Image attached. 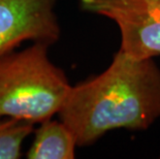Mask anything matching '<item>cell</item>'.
I'll return each instance as SVG.
<instances>
[{"label": "cell", "mask_w": 160, "mask_h": 159, "mask_svg": "<svg viewBox=\"0 0 160 159\" xmlns=\"http://www.w3.org/2000/svg\"><path fill=\"white\" fill-rule=\"evenodd\" d=\"M58 116L78 147L118 128L148 129L160 118V68L119 49L104 72L71 86Z\"/></svg>", "instance_id": "1"}, {"label": "cell", "mask_w": 160, "mask_h": 159, "mask_svg": "<svg viewBox=\"0 0 160 159\" xmlns=\"http://www.w3.org/2000/svg\"><path fill=\"white\" fill-rule=\"evenodd\" d=\"M49 45L33 42L26 49L0 55V119L42 123L58 114L71 85L49 58Z\"/></svg>", "instance_id": "2"}, {"label": "cell", "mask_w": 160, "mask_h": 159, "mask_svg": "<svg viewBox=\"0 0 160 159\" xmlns=\"http://www.w3.org/2000/svg\"><path fill=\"white\" fill-rule=\"evenodd\" d=\"M81 8L107 17L118 25L121 47L128 56H160V0H79Z\"/></svg>", "instance_id": "3"}, {"label": "cell", "mask_w": 160, "mask_h": 159, "mask_svg": "<svg viewBox=\"0 0 160 159\" xmlns=\"http://www.w3.org/2000/svg\"><path fill=\"white\" fill-rule=\"evenodd\" d=\"M57 0H0V55L25 42L49 46L60 38Z\"/></svg>", "instance_id": "4"}, {"label": "cell", "mask_w": 160, "mask_h": 159, "mask_svg": "<svg viewBox=\"0 0 160 159\" xmlns=\"http://www.w3.org/2000/svg\"><path fill=\"white\" fill-rule=\"evenodd\" d=\"M36 128L34 140L27 152L29 159H72L77 141L62 121L46 120Z\"/></svg>", "instance_id": "5"}, {"label": "cell", "mask_w": 160, "mask_h": 159, "mask_svg": "<svg viewBox=\"0 0 160 159\" xmlns=\"http://www.w3.org/2000/svg\"><path fill=\"white\" fill-rule=\"evenodd\" d=\"M34 131V123L15 118L0 119V159H18L22 145Z\"/></svg>", "instance_id": "6"}]
</instances>
